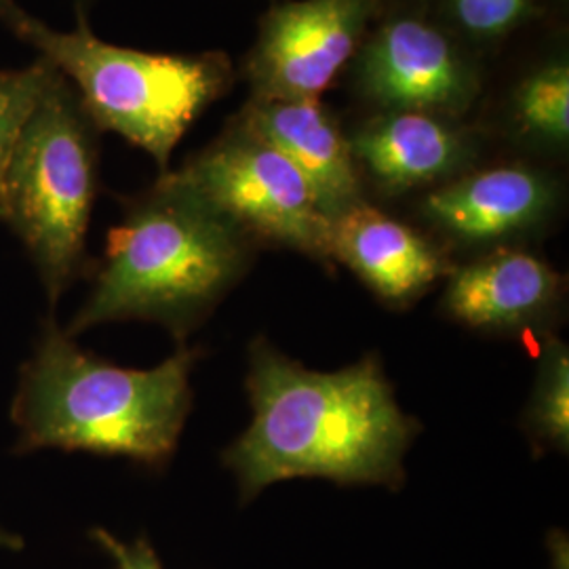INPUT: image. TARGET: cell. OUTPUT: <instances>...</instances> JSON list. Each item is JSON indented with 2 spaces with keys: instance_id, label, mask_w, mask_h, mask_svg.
Wrapping results in <instances>:
<instances>
[{
  "instance_id": "1",
  "label": "cell",
  "mask_w": 569,
  "mask_h": 569,
  "mask_svg": "<svg viewBox=\"0 0 569 569\" xmlns=\"http://www.w3.org/2000/svg\"><path fill=\"white\" fill-rule=\"evenodd\" d=\"M244 388L253 416L224 451L243 502L289 479L390 489L406 481L420 425L399 406L376 355L315 371L256 338Z\"/></svg>"
},
{
  "instance_id": "2",
  "label": "cell",
  "mask_w": 569,
  "mask_h": 569,
  "mask_svg": "<svg viewBox=\"0 0 569 569\" xmlns=\"http://www.w3.org/2000/svg\"><path fill=\"white\" fill-rule=\"evenodd\" d=\"M199 357V348L182 345L152 369L114 366L47 321L11 403L16 451H89L164 467L192 409Z\"/></svg>"
},
{
  "instance_id": "3",
  "label": "cell",
  "mask_w": 569,
  "mask_h": 569,
  "mask_svg": "<svg viewBox=\"0 0 569 569\" xmlns=\"http://www.w3.org/2000/svg\"><path fill=\"white\" fill-rule=\"evenodd\" d=\"M251 239L190 186L167 171L124 204L108 232L91 291L66 333L114 321H152L178 342L194 331L241 281Z\"/></svg>"
},
{
  "instance_id": "4",
  "label": "cell",
  "mask_w": 569,
  "mask_h": 569,
  "mask_svg": "<svg viewBox=\"0 0 569 569\" xmlns=\"http://www.w3.org/2000/svg\"><path fill=\"white\" fill-rule=\"evenodd\" d=\"M0 23L74 87L98 131L142 148L161 176L190 124L232 84L220 51L161 56L119 47L98 39L82 11L74 30H58L16 0H0Z\"/></svg>"
},
{
  "instance_id": "5",
  "label": "cell",
  "mask_w": 569,
  "mask_h": 569,
  "mask_svg": "<svg viewBox=\"0 0 569 569\" xmlns=\"http://www.w3.org/2000/svg\"><path fill=\"white\" fill-rule=\"evenodd\" d=\"M98 133L74 87L56 70L4 171L0 220L26 247L51 305L87 268Z\"/></svg>"
},
{
  "instance_id": "6",
  "label": "cell",
  "mask_w": 569,
  "mask_h": 569,
  "mask_svg": "<svg viewBox=\"0 0 569 569\" xmlns=\"http://www.w3.org/2000/svg\"><path fill=\"white\" fill-rule=\"evenodd\" d=\"M251 241L329 260V218L298 167L239 124L173 171Z\"/></svg>"
},
{
  "instance_id": "7",
  "label": "cell",
  "mask_w": 569,
  "mask_h": 569,
  "mask_svg": "<svg viewBox=\"0 0 569 569\" xmlns=\"http://www.w3.org/2000/svg\"><path fill=\"white\" fill-rule=\"evenodd\" d=\"M382 0H291L268 11L247 60L251 100H319L363 44Z\"/></svg>"
},
{
  "instance_id": "8",
  "label": "cell",
  "mask_w": 569,
  "mask_h": 569,
  "mask_svg": "<svg viewBox=\"0 0 569 569\" xmlns=\"http://www.w3.org/2000/svg\"><path fill=\"white\" fill-rule=\"evenodd\" d=\"M357 84L387 112L453 119L475 102L479 74L443 30L418 18L387 20L361 47Z\"/></svg>"
},
{
  "instance_id": "9",
  "label": "cell",
  "mask_w": 569,
  "mask_h": 569,
  "mask_svg": "<svg viewBox=\"0 0 569 569\" xmlns=\"http://www.w3.org/2000/svg\"><path fill=\"white\" fill-rule=\"evenodd\" d=\"M559 204V186L531 164L467 171L428 190L420 213L458 247L498 249L538 232Z\"/></svg>"
},
{
  "instance_id": "10",
  "label": "cell",
  "mask_w": 569,
  "mask_h": 569,
  "mask_svg": "<svg viewBox=\"0 0 569 569\" xmlns=\"http://www.w3.org/2000/svg\"><path fill=\"white\" fill-rule=\"evenodd\" d=\"M563 296V277L545 258L512 244L453 266L441 308L449 319L477 331L545 338Z\"/></svg>"
},
{
  "instance_id": "11",
  "label": "cell",
  "mask_w": 569,
  "mask_h": 569,
  "mask_svg": "<svg viewBox=\"0 0 569 569\" xmlns=\"http://www.w3.org/2000/svg\"><path fill=\"white\" fill-rule=\"evenodd\" d=\"M329 260L390 308L418 302L453 268L441 244L367 201L329 220Z\"/></svg>"
},
{
  "instance_id": "12",
  "label": "cell",
  "mask_w": 569,
  "mask_h": 569,
  "mask_svg": "<svg viewBox=\"0 0 569 569\" xmlns=\"http://www.w3.org/2000/svg\"><path fill=\"white\" fill-rule=\"evenodd\" d=\"M361 178L382 194L432 190L462 173L477 154L467 129L428 112H385L350 138Z\"/></svg>"
},
{
  "instance_id": "13",
  "label": "cell",
  "mask_w": 569,
  "mask_h": 569,
  "mask_svg": "<svg viewBox=\"0 0 569 569\" xmlns=\"http://www.w3.org/2000/svg\"><path fill=\"white\" fill-rule=\"evenodd\" d=\"M241 127L298 167L329 220L367 201L348 138L319 100H251L243 110Z\"/></svg>"
},
{
  "instance_id": "14",
  "label": "cell",
  "mask_w": 569,
  "mask_h": 569,
  "mask_svg": "<svg viewBox=\"0 0 569 569\" xmlns=\"http://www.w3.org/2000/svg\"><path fill=\"white\" fill-rule=\"evenodd\" d=\"M529 439L545 449L568 453L569 352L557 336L540 340V359L526 411Z\"/></svg>"
},
{
  "instance_id": "15",
  "label": "cell",
  "mask_w": 569,
  "mask_h": 569,
  "mask_svg": "<svg viewBox=\"0 0 569 569\" xmlns=\"http://www.w3.org/2000/svg\"><path fill=\"white\" fill-rule=\"evenodd\" d=\"M515 119L523 133L561 148L569 140L568 61H550L533 70L515 93Z\"/></svg>"
},
{
  "instance_id": "16",
  "label": "cell",
  "mask_w": 569,
  "mask_h": 569,
  "mask_svg": "<svg viewBox=\"0 0 569 569\" xmlns=\"http://www.w3.org/2000/svg\"><path fill=\"white\" fill-rule=\"evenodd\" d=\"M53 74L56 68L42 58L28 68L0 70V201L11 152Z\"/></svg>"
},
{
  "instance_id": "17",
  "label": "cell",
  "mask_w": 569,
  "mask_h": 569,
  "mask_svg": "<svg viewBox=\"0 0 569 569\" xmlns=\"http://www.w3.org/2000/svg\"><path fill=\"white\" fill-rule=\"evenodd\" d=\"M448 11L470 39L496 41L528 20L533 0H448Z\"/></svg>"
},
{
  "instance_id": "18",
  "label": "cell",
  "mask_w": 569,
  "mask_h": 569,
  "mask_svg": "<svg viewBox=\"0 0 569 569\" xmlns=\"http://www.w3.org/2000/svg\"><path fill=\"white\" fill-rule=\"evenodd\" d=\"M91 536L112 557L117 569H164L159 555L148 545L146 538L122 542L102 528L93 529Z\"/></svg>"
},
{
  "instance_id": "19",
  "label": "cell",
  "mask_w": 569,
  "mask_h": 569,
  "mask_svg": "<svg viewBox=\"0 0 569 569\" xmlns=\"http://www.w3.org/2000/svg\"><path fill=\"white\" fill-rule=\"evenodd\" d=\"M21 540L20 536L11 533V531H4L0 529V549H20Z\"/></svg>"
}]
</instances>
